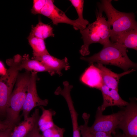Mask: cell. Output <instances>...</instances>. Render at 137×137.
Returning a JSON list of instances; mask_svg holds the SVG:
<instances>
[{"label":"cell","mask_w":137,"mask_h":137,"mask_svg":"<svg viewBox=\"0 0 137 137\" xmlns=\"http://www.w3.org/2000/svg\"><path fill=\"white\" fill-rule=\"evenodd\" d=\"M127 49L116 43L111 42L104 46L99 52L88 57L83 56L81 59L88 62L90 64L94 63L102 65H110L118 67L125 71L129 68H136L137 64L128 57Z\"/></svg>","instance_id":"cell-1"},{"label":"cell","mask_w":137,"mask_h":137,"mask_svg":"<svg viewBox=\"0 0 137 137\" xmlns=\"http://www.w3.org/2000/svg\"><path fill=\"white\" fill-rule=\"evenodd\" d=\"M102 13L99 11L97 12L96 20L89 24L84 29L80 30L83 42L79 50L82 56L89 54V46L93 43H99L104 46L111 42L109 39L111 26Z\"/></svg>","instance_id":"cell-2"},{"label":"cell","mask_w":137,"mask_h":137,"mask_svg":"<svg viewBox=\"0 0 137 137\" xmlns=\"http://www.w3.org/2000/svg\"><path fill=\"white\" fill-rule=\"evenodd\" d=\"M31 75L30 72L26 71L18 74L15 87L10 97L4 121L12 129L20 119V114L26 97Z\"/></svg>","instance_id":"cell-3"},{"label":"cell","mask_w":137,"mask_h":137,"mask_svg":"<svg viewBox=\"0 0 137 137\" xmlns=\"http://www.w3.org/2000/svg\"><path fill=\"white\" fill-rule=\"evenodd\" d=\"M111 2V0H102L98 5L99 11L105 12L108 18V23L113 27L111 30L110 35L137 28L134 13L117 10L113 6Z\"/></svg>","instance_id":"cell-4"},{"label":"cell","mask_w":137,"mask_h":137,"mask_svg":"<svg viewBox=\"0 0 137 137\" xmlns=\"http://www.w3.org/2000/svg\"><path fill=\"white\" fill-rule=\"evenodd\" d=\"M123 112V111H121L111 114L104 115L98 108L94 122L89 127L90 132H104L115 135L116 129L120 122Z\"/></svg>","instance_id":"cell-5"},{"label":"cell","mask_w":137,"mask_h":137,"mask_svg":"<svg viewBox=\"0 0 137 137\" xmlns=\"http://www.w3.org/2000/svg\"><path fill=\"white\" fill-rule=\"evenodd\" d=\"M37 72H32L27 93L22 109V115L24 119L29 117V115L34 108L37 107L46 106L48 104L47 99H41L38 94L36 82L38 79Z\"/></svg>","instance_id":"cell-6"},{"label":"cell","mask_w":137,"mask_h":137,"mask_svg":"<svg viewBox=\"0 0 137 137\" xmlns=\"http://www.w3.org/2000/svg\"><path fill=\"white\" fill-rule=\"evenodd\" d=\"M18 75V71L10 67L0 77V115H5L9 100Z\"/></svg>","instance_id":"cell-7"},{"label":"cell","mask_w":137,"mask_h":137,"mask_svg":"<svg viewBox=\"0 0 137 137\" xmlns=\"http://www.w3.org/2000/svg\"><path fill=\"white\" fill-rule=\"evenodd\" d=\"M40 14L50 19L55 25L64 23L72 25L76 30L84 29L77 19L73 20L69 18L64 12L54 4L53 0H46Z\"/></svg>","instance_id":"cell-8"},{"label":"cell","mask_w":137,"mask_h":137,"mask_svg":"<svg viewBox=\"0 0 137 137\" xmlns=\"http://www.w3.org/2000/svg\"><path fill=\"white\" fill-rule=\"evenodd\" d=\"M117 127L126 137H137V105L131 100L127 105Z\"/></svg>","instance_id":"cell-9"},{"label":"cell","mask_w":137,"mask_h":137,"mask_svg":"<svg viewBox=\"0 0 137 137\" xmlns=\"http://www.w3.org/2000/svg\"><path fill=\"white\" fill-rule=\"evenodd\" d=\"M103 98V102L98 108L102 112L109 106H126L129 103L123 100L119 95L118 90L109 88L104 84L99 90Z\"/></svg>","instance_id":"cell-10"},{"label":"cell","mask_w":137,"mask_h":137,"mask_svg":"<svg viewBox=\"0 0 137 137\" xmlns=\"http://www.w3.org/2000/svg\"><path fill=\"white\" fill-rule=\"evenodd\" d=\"M80 80L82 83L89 87L99 90L104 84L100 71L93 64H90L85 70Z\"/></svg>","instance_id":"cell-11"},{"label":"cell","mask_w":137,"mask_h":137,"mask_svg":"<svg viewBox=\"0 0 137 137\" xmlns=\"http://www.w3.org/2000/svg\"><path fill=\"white\" fill-rule=\"evenodd\" d=\"M40 116L39 110L36 109L31 116L24 119L14 127L11 137H26L38 122Z\"/></svg>","instance_id":"cell-12"},{"label":"cell","mask_w":137,"mask_h":137,"mask_svg":"<svg viewBox=\"0 0 137 137\" xmlns=\"http://www.w3.org/2000/svg\"><path fill=\"white\" fill-rule=\"evenodd\" d=\"M95 65L100 71L104 84L110 88L118 91L120 78L135 70L132 68L122 73L117 74L113 72L101 64L97 63Z\"/></svg>","instance_id":"cell-13"},{"label":"cell","mask_w":137,"mask_h":137,"mask_svg":"<svg viewBox=\"0 0 137 137\" xmlns=\"http://www.w3.org/2000/svg\"><path fill=\"white\" fill-rule=\"evenodd\" d=\"M110 41L127 49H137V28L111 35Z\"/></svg>","instance_id":"cell-14"},{"label":"cell","mask_w":137,"mask_h":137,"mask_svg":"<svg viewBox=\"0 0 137 137\" xmlns=\"http://www.w3.org/2000/svg\"><path fill=\"white\" fill-rule=\"evenodd\" d=\"M33 59L41 62L55 74L60 76L62 75L61 71L62 69L67 70L70 67L66 57L60 59L49 54Z\"/></svg>","instance_id":"cell-15"},{"label":"cell","mask_w":137,"mask_h":137,"mask_svg":"<svg viewBox=\"0 0 137 137\" xmlns=\"http://www.w3.org/2000/svg\"><path fill=\"white\" fill-rule=\"evenodd\" d=\"M30 59L28 54H25L22 57L20 68L28 71L37 72H47L52 76L55 74L41 62L34 59Z\"/></svg>","instance_id":"cell-16"},{"label":"cell","mask_w":137,"mask_h":137,"mask_svg":"<svg viewBox=\"0 0 137 137\" xmlns=\"http://www.w3.org/2000/svg\"><path fill=\"white\" fill-rule=\"evenodd\" d=\"M40 107L42 111V114L40 116L38 124L40 131L43 132L55 125L53 117L56 112L51 109H45L43 106Z\"/></svg>","instance_id":"cell-17"},{"label":"cell","mask_w":137,"mask_h":137,"mask_svg":"<svg viewBox=\"0 0 137 137\" xmlns=\"http://www.w3.org/2000/svg\"><path fill=\"white\" fill-rule=\"evenodd\" d=\"M27 39L33 50L32 58L49 54L46 48L44 40L36 37L30 33Z\"/></svg>","instance_id":"cell-18"},{"label":"cell","mask_w":137,"mask_h":137,"mask_svg":"<svg viewBox=\"0 0 137 137\" xmlns=\"http://www.w3.org/2000/svg\"><path fill=\"white\" fill-rule=\"evenodd\" d=\"M34 36L44 40L49 37H54L52 27L50 25L45 24L40 20L35 26H32L30 33Z\"/></svg>","instance_id":"cell-19"},{"label":"cell","mask_w":137,"mask_h":137,"mask_svg":"<svg viewBox=\"0 0 137 137\" xmlns=\"http://www.w3.org/2000/svg\"><path fill=\"white\" fill-rule=\"evenodd\" d=\"M72 5L75 8L78 14V18L77 19L80 23L85 28L89 24V22L84 19L83 16V10L84 0H70Z\"/></svg>","instance_id":"cell-20"},{"label":"cell","mask_w":137,"mask_h":137,"mask_svg":"<svg viewBox=\"0 0 137 137\" xmlns=\"http://www.w3.org/2000/svg\"><path fill=\"white\" fill-rule=\"evenodd\" d=\"M65 130L55 124L52 127L42 132V137H64Z\"/></svg>","instance_id":"cell-21"},{"label":"cell","mask_w":137,"mask_h":137,"mask_svg":"<svg viewBox=\"0 0 137 137\" xmlns=\"http://www.w3.org/2000/svg\"><path fill=\"white\" fill-rule=\"evenodd\" d=\"M90 115L89 114L84 113L83 114L82 117L84 121V124L79 126L80 134L82 137H92L90 132L88 126V124Z\"/></svg>","instance_id":"cell-22"},{"label":"cell","mask_w":137,"mask_h":137,"mask_svg":"<svg viewBox=\"0 0 137 137\" xmlns=\"http://www.w3.org/2000/svg\"><path fill=\"white\" fill-rule=\"evenodd\" d=\"M46 0H34L31 9V13L35 15L40 14L42 8L45 5Z\"/></svg>","instance_id":"cell-23"},{"label":"cell","mask_w":137,"mask_h":137,"mask_svg":"<svg viewBox=\"0 0 137 137\" xmlns=\"http://www.w3.org/2000/svg\"><path fill=\"white\" fill-rule=\"evenodd\" d=\"M40 131L38 122L32 130L26 137H42V135L40 133Z\"/></svg>","instance_id":"cell-24"},{"label":"cell","mask_w":137,"mask_h":137,"mask_svg":"<svg viewBox=\"0 0 137 137\" xmlns=\"http://www.w3.org/2000/svg\"><path fill=\"white\" fill-rule=\"evenodd\" d=\"M92 137H113L111 134L104 132H90Z\"/></svg>","instance_id":"cell-25"},{"label":"cell","mask_w":137,"mask_h":137,"mask_svg":"<svg viewBox=\"0 0 137 137\" xmlns=\"http://www.w3.org/2000/svg\"><path fill=\"white\" fill-rule=\"evenodd\" d=\"M12 129L8 128L5 129L0 130V137H11Z\"/></svg>","instance_id":"cell-26"},{"label":"cell","mask_w":137,"mask_h":137,"mask_svg":"<svg viewBox=\"0 0 137 137\" xmlns=\"http://www.w3.org/2000/svg\"><path fill=\"white\" fill-rule=\"evenodd\" d=\"M7 70L4 64L0 61V75L3 76L5 75L7 72Z\"/></svg>","instance_id":"cell-27"},{"label":"cell","mask_w":137,"mask_h":137,"mask_svg":"<svg viewBox=\"0 0 137 137\" xmlns=\"http://www.w3.org/2000/svg\"><path fill=\"white\" fill-rule=\"evenodd\" d=\"M9 127L8 125L4 121H0V130L5 129Z\"/></svg>","instance_id":"cell-28"},{"label":"cell","mask_w":137,"mask_h":137,"mask_svg":"<svg viewBox=\"0 0 137 137\" xmlns=\"http://www.w3.org/2000/svg\"><path fill=\"white\" fill-rule=\"evenodd\" d=\"M115 137H126L124 134H119L115 135Z\"/></svg>","instance_id":"cell-29"}]
</instances>
